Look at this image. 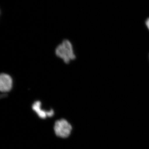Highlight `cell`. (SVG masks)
<instances>
[{
    "mask_svg": "<svg viewBox=\"0 0 149 149\" xmlns=\"http://www.w3.org/2000/svg\"><path fill=\"white\" fill-rule=\"evenodd\" d=\"M55 54L57 56L63 60L66 64L75 59L76 58L72 43L67 40H63L56 47Z\"/></svg>",
    "mask_w": 149,
    "mask_h": 149,
    "instance_id": "6da1fadb",
    "label": "cell"
},
{
    "mask_svg": "<svg viewBox=\"0 0 149 149\" xmlns=\"http://www.w3.org/2000/svg\"><path fill=\"white\" fill-rule=\"evenodd\" d=\"M72 127L70 123L64 119L56 121L54 126L55 133L57 136L66 138L70 135Z\"/></svg>",
    "mask_w": 149,
    "mask_h": 149,
    "instance_id": "7a4b0ae2",
    "label": "cell"
},
{
    "mask_svg": "<svg viewBox=\"0 0 149 149\" xmlns=\"http://www.w3.org/2000/svg\"><path fill=\"white\" fill-rule=\"evenodd\" d=\"M12 77L9 74L2 73L0 75V90L3 93L9 92L13 87Z\"/></svg>",
    "mask_w": 149,
    "mask_h": 149,
    "instance_id": "3957f363",
    "label": "cell"
},
{
    "mask_svg": "<svg viewBox=\"0 0 149 149\" xmlns=\"http://www.w3.org/2000/svg\"><path fill=\"white\" fill-rule=\"evenodd\" d=\"M32 109L36 112L38 116L41 118H45L49 116L51 117L54 114V111L53 110H51L49 111H45L41 108V102L39 101H37L34 103L32 105Z\"/></svg>",
    "mask_w": 149,
    "mask_h": 149,
    "instance_id": "277c9868",
    "label": "cell"
},
{
    "mask_svg": "<svg viewBox=\"0 0 149 149\" xmlns=\"http://www.w3.org/2000/svg\"><path fill=\"white\" fill-rule=\"evenodd\" d=\"M146 24L147 27L149 29V18L147 19L146 22Z\"/></svg>",
    "mask_w": 149,
    "mask_h": 149,
    "instance_id": "5b68a950",
    "label": "cell"
}]
</instances>
